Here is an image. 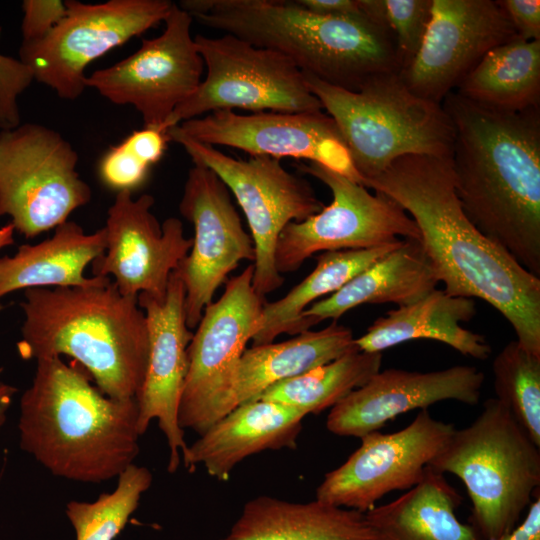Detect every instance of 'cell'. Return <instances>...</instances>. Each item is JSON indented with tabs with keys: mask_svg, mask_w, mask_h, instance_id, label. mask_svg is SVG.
Returning <instances> with one entry per match:
<instances>
[{
	"mask_svg": "<svg viewBox=\"0 0 540 540\" xmlns=\"http://www.w3.org/2000/svg\"><path fill=\"white\" fill-rule=\"evenodd\" d=\"M363 186L400 205L445 292L479 298L501 313L518 343L540 356V278L485 237L464 213L451 157L405 155Z\"/></svg>",
	"mask_w": 540,
	"mask_h": 540,
	"instance_id": "cell-1",
	"label": "cell"
},
{
	"mask_svg": "<svg viewBox=\"0 0 540 540\" xmlns=\"http://www.w3.org/2000/svg\"><path fill=\"white\" fill-rule=\"evenodd\" d=\"M441 104L454 129L451 165L464 213L540 278V106L500 110L455 91Z\"/></svg>",
	"mask_w": 540,
	"mask_h": 540,
	"instance_id": "cell-2",
	"label": "cell"
},
{
	"mask_svg": "<svg viewBox=\"0 0 540 540\" xmlns=\"http://www.w3.org/2000/svg\"><path fill=\"white\" fill-rule=\"evenodd\" d=\"M61 357L36 360L20 400V447L54 476L81 483L117 478L138 456L136 398L118 400Z\"/></svg>",
	"mask_w": 540,
	"mask_h": 540,
	"instance_id": "cell-3",
	"label": "cell"
},
{
	"mask_svg": "<svg viewBox=\"0 0 540 540\" xmlns=\"http://www.w3.org/2000/svg\"><path fill=\"white\" fill-rule=\"evenodd\" d=\"M18 352L23 359L69 356L98 389L136 398L149 354V333L137 297L119 292L110 278L86 287L24 291Z\"/></svg>",
	"mask_w": 540,
	"mask_h": 540,
	"instance_id": "cell-4",
	"label": "cell"
},
{
	"mask_svg": "<svg viewBox=\"0 0 540 540\" xmlns=\"http://www.w3.org/2000/svg\"><path fill=\"white\" fill-rule=\"evenodd\" d=\"M178 5L198 23L278 51L302 72L335 87L357 92L375 76L400 72L391 30L365 16H324L280 0H184Z\"/></svg>",
	"mask_w": 540,
	"mask_h": 540,
	"instance_id": "cell-5",
	"label": "cell"
},
{
	"mask_svg": "<svg viewBox=\"0 0 540 540\" xmlns=\"http://www.w3.org/2000/svg\"><path fill=\"white\" fill-rule=\"evenodd\" d=\"M303 75L336 122L362 185L405 155L451 157L454 129L442 104L414 94L399 72L375 76L357 92Z\"/></svg>",
	"mask_w": 540,
	"mask_h": 540,
	"instance_id": "cell-6",
	"label": "cell"
},
{
	"mask_svg": "<svg viewBox=\"0 0 540 540\" xmlns=\"http://www.w3.org/2000/svg\"><path fill=\"white\" fill-rule=\"evenodd\" d=\"M539 449L509 409L490 398L469 426L455 429L428 468L463 482L472 525L491 540L515 528L539 491Z\"/></svg>",
	"mask_w": 540,
	"mask_h": 540,
	"instance_id": "cell-7",
	"label": "cell"
},
{
	"mask_svg": "<svg viewBox=\"0 0 540 540\" xmlns=\"http://www.w3.org/2000/svg\"><path fill=\"white\" fill-rule=\"evenodd\" d=\"M206 77L181 103L166 130L183 121L219 110L318 112L321 102L308 88L303 72L284 54L253 45L231 34L194 36Z\"/></svg>",
	"mask_w": 540,
	"mask_h": 540,
	"instance_id": "cell-8",
	"label": "cell"
},
{
	"mask_svg": "<svg viewBox=\"0 0 540 540\" xmlns=\"http://www.w3.org/2000/svg\"><path fill=\"white\" fill-rule=\"evenodd\" d=\"M78 154L57 131L25 123L0 132V217L34 238L55 229L92 196Z\"/></svg>",
	"mask_w": 540,
	"mask_h": 540,
	"instance_id": "cell-9",
	"label": "cell"
},
{
	"mask_svg": "<svg viewBox=\"0 0 540 540\" xmlns=\"http://www.w3.org/2000/svg\"><path fill=\"white\" fill-rule=\"evenodd\" d=\"M253 266L226 282L203 311L188 346L179 424L201 435L237 407L235 378L247 343L260 331L265 299L252 286Z\"/></svg>",
	"mask_w": 540,
	"mask_h": 540,
	"instance_id": "cell-10",
	"label": "cell"
},
{
	"mask_svg": "<svg viewBox=\"0 0 540 540\" xmlns=\"http://www.w3.org/2000/svg\"><path fill=\"white\" fill-rule=\"evenodd\" d=\"M166 134L169 141L185 149L194 164L216 173L236 198L246 216L255 249L252 286L265 299L284 282L275 265V248L282 230L291 222H301L320 212L324 204L309 182L288 172L279 159H235L183 135L175 126Z\"/></svg>",
	"mask_w": 540,
	"mask_h": 540,
	"instance_id": "cell-11",
	"label": "cell"
},
{
	"mask_svg": "<svg viewBox=\"0 0 540 540\" xmlns=\"http://www.w3.org/2000/svg\"><path fill=\"white\" fill-rule=\"evenodd\" d=\"M65 3L66 14L51 32L38 41L22 42L19 50L34 80L65 100L84 92V72L91 62L164 21L173 5L169 0Z\"/></svg>",
	"mask_w": 540,
	"mask_h": 540,
	"instance_id": "cell-12",
	"label": "cell"
},
{
	"mask_svg": "<svg viewBox=\"0 0 540 540\" xmlns=\"http://www.w3.org/2000/svg\"><path fill=\"white\" fill-rule=\"evenodd\" d=\"M299 172L326 185L332 202L301 222L287 224L275 248L278 272L291 273L315 253L368 249L402 237L420 242L414 220L395 201L318 163L297 165Z\"/></svg>",
	"mask_w": 540,
	"mask_h": 540,
	"instance_id": "cell-13",
	"label": "cell"
},
{
	"mask_svg": "<svg viewBox=\"0 0 540 540\" xmlns=\"http://www.w3.org/2000/svg\"><path fill=\"white\" fill-rule=\"evenodd\" d=\"M192 22L191 15L173 3L159 36L143 39L130 56L86 76V88L114 104L132 105L144 127L166 132L175 109L202 81L204 62L191 34Z\"/></svg>",
	"mask_w": 540,
	"mask_h": 540,
	"instance_id": "cell-14",
	"label": "cell"
},
{
	"mask_svg": "<svg viewBox=\"0 0 540 540\" xmlns=\"http://www.w3.org/2000/svg\"><path fill=\"white\" fill-rule=\"evenodd\" d=\"M454 431L453 424L423 409L401 430L371 432L343 464L325 474L315 499L366 513L386 494L420 483Z\"/></svg>",
	"mask_w": 540,
	"mask_h": 540,
	"instance_id": "cell-15",
	"label": "cell"
},
{
	"mask_svg": "<svg viewBox=\"0 0 540 540\" xmlns=\"http://www.w3.org/2000/svg\"><path fill=\"white\" fill-rule=\"evenodd\" d=\"M179 210L194 227L192 247L175 272L185 288L187 326L195 329L229 273L241 261H254L255 249L227 186L208 167L189 170Z\"/></svg>",
	"mask_w": 540,
	"mask_h": 540,
	"instance_id": "cell-16",
	"label": "cell"
},
{
	"mask_svg": "<svg viewBox=\"0 0 540 540\" xmlns=\"http://www.w3.org/2000/svg\"><path fill=\"white\" fill-rule=\"evenodd\" d=\"M183 135L210 146H227L253 156L306 159L362 185L334 119L318 112L219 110L175 126Z\"/></svg>",
	"mask_w": 540,
	"mask_h": 540,
	"instance_id": "cell-17",
	"label": "cell"
},
{
	"mask_svg": "<svg viewBox=\"0 0 540 540\" xmlns=\"http://www.w3.org/2000/svg\"><path fill=\"white\" fill-rule=\"evenodd\" d=\"M154 198L131 192L117 193L108 209L104 253L92 263L93 276L111 277L119 292L137 297L144 293L164 299L171 274L192 247L180 219L162 225L152 213Z\"/></svg>",
	"mask_w": 540,
	"mask_h": 540,
	"instance_id": "cell-18",
	"label": "cell"
},
{
	"mask_svg": "<svg viewBox=\"0 0 540 540\" xmlns=\"http://www.w3.org/2000/svg\"><path fill=\"white\" fill-rule=\"evenodd\" d=\"M515 36L499 0H432L421 48L399 73L414 94L441 104L488 51Z\"/></svg>",
	"mask_w": 540,
	"mask_h": 540,
	"instance_id": "cell-19",
	"label": "cell"
},
{
	"mask_svg": "<svg viewBox=\"0 0 540 540\" xmlns=\"http://www.w3.org/2000/svg\"><path fill=\"white\" fill-rule=\"evenodd\" d=\"M137 300L145 313L149 333L145 377L136 397L138 428L142 435L157 420L169 447L167 469L174 473L187 447L178 418L188 371V346L193 336L186 323L185 288L174 271L164 299L141 293Z\"/></svg>",
	"mask_w": 540,
	"mask_h": 540,
	"instance_id": "cell-20",
	"label": "cell"
},
{
	"mask_svg": "<svg viewBox=\"0 0 540 540\" xmlns=\"http://www.w3.org/2000/svg\"><path fill=\"white\" fill-rule=\"evenodd\" d=\"M484 378L483 372L469 365L430 372L379 370L330 409L326 427L339 436L362 438L401 414L440 401L476 405Z\"/></svg>",
	"mask_w": 540,
	"mask_h": 540,
	"instance_id": "cell-21",
	"label": "cell"
},
{
	"mask_svg": "<svg viewBox=\"0 0 540 540\" xmlns=\"http://www.w3.org/2000/svg\"><path fill=\"white\" fill-rule=\"evenodd\" d=\"M306 415L289 406L256 399L240 404L182 452L188 470L204 467L209 476L227 481L247 457L265 450L294 449Z\"/></svg>",
	"mask_w": 540,
	"mask_h": 540,
	"instance_id": "cell-22",
	"label": "cell"
},
{
	"mask_svg": "<svg viewBox=\"0 0 540 540\" xmlns=\"http://www.w3.org/2000/svg\"><path fill=\"white\" fill-rule=\"evenodd\" d=\"M476 313L473 298L453 296L433 289L417 301L399 306L376 319L365 334L355 338L359 351L382 353L414 339L449 345L463 355L486 360L492 349L484 336L461 326Z\"/></svg>",
	"mask_w": 540,
	"mask_h": 540,
	"instance_id": "cell-23",
	"label": "cell"
},
{
	"mask_svg": "<svg viewBox=\"0 0 540 540\" xmlns=\"http://www.w3.org/2000/svg\"><path fill=\"white\" fill-rule=\"evenodd\" d=\"M105 250L102 228L86 233L76 222L65 221L37 244L18 247L0 258V299L20 289L86 287L108 277H86L85 269Z\"/></svg>",
	"mask_w": 540,
	"mask_h": 540,
	"instance_id": "cell-24",
	"label": "cell"
},
{
	"mask_svg": "<svg viewBox=\"0 0 540 540\" xmlns=\"http://www.w3.org/2000/svg\"><path fill=\"white\" fill-rule=\"evenodd\" d=\"M438 283L421 244L416 240L403 239L398 247L342 288L311 304L302 316L314 326L326 319L336 321L362 304L408 305L435 289Z\"/></svg>",
	"mask_w": 540,
	"mask_h": 540,
	"instance_id": "cell-25",
	"label": "cell"
},
{
	"mask_svg": "<svg viewBox=\"0 0 540 540\" xmlns=\"http://www.w3.org/2000/svg\"><path fill=\"white\" fill-rule=\"evenodd\" d=\"M220 540H375L365 514L319 500L271 496L248 501Z\"/></svg>",
	"mask_w": 540,
	"mask_h": 540,
	"instance_id": "cell-26",
	"label": "cell"
},
{
	"mask_svg": "<svg viewBox=\"0 0 540 540\" xmlns=\"http://www.w3.org/2000/svg\"><path fill=\"white\" fill-rule=\"evenodd\" d=\"M460 503L444 474L427 468L416 486L364 514L375 540H484L472 524L458 519Z\"/></svg>",
	"mask_w": 540,
	"mask_h": 540,
	"instance_id": "cell-27",
	"label": "cell"
},
{
	"mask_svg": "<svg viewBox=\"0 0 540 540\" xmlns=\"http://www.w3.org/2000/svg\"><path fill=\"white\" fill-rule=\"evenodd\" d=\"M359 351L350 328L334 321L283 341L246 348L234 385L236 405L256 399L268 387Z\"/></svg>",
	"mask_w": 540,
	"mask_h": 540,
	"instance_id": "cell-28",
	"label": "cell"
},
{
	"mask_svg": "<svg viewBox=\"0 0 540 540\" xmlns=\"http://www.w3.org/2000/svg\"><path fill=\"white\" fill-rule=\"evenodd\" d=\"M403 239L394 243L356 250L323 252L314 270L282 298L264 303L262 325L253 345L272 343L281 334H295L313 327L302 313L322 296L333 294L360 272L385 256Z\"/></svg>",
	"mask_w": 540,
	"mask_h": 540,
	"instance_id": "cell-29",
	"label": "cell"
},
{
	"mask_svg": "<svg viewBox=\"0 0 540 540\" xmlns=\"http://www.w3.org/2000/svg\"><path fill=\"white\" fill-rule=\"evenodd\" d=\"M506 111L540 106V40L515 36L488 51L455 90Z\"/></svg>",
	"mask_w": 540,
	"mask_h": 540,
	"instance_id": "cell-30",
	"label": "cell"
},
{
	"mask_svg": "<svg viewBox=\"0 0 540 540\" xmlns=\"http://www.w3.org/2000/svg\"><path fill=\"white\" fill-rule=\"evenodd\" d=\"M382 353L355 351L280 381L256 399L294 408L306 416L332 408L380 370ZM254 399V400H256Z\"/></svg>",
	"mask_w": 540,
	"mask_h": 540,
	"instance_id": "cell-31",
	"label": "cell"
},
{
	"mask_svg": "<svg viewBox=\"0 0 540 540\" xmlns=\"http://www.w3.org/2000/svg\"><path fill=\"white\" fill-rule=\"evenodd\" d=\"M152 480L148 468L132 464L117 477L112 492L101 493L93 502L69 501L65 512L76 540H114L137 509Z\"/></svg>",
	"mask_w": 540,
	"mask_h": 540,
	"instance_id": "cell-32",
	"label": "cell"
},
{
	"mask_svg": "<svg viewBox=\"0 0 540 540\" xmlns=\"http://www.w3.org/2000/svg\"><path fill=\"white\" fill-rule=\"evenodd\" d=\"M492 371L495 398L540 448V356L510 341L494 358Z\"/></svg>",
	"mask_w": 540,
	"mask_h": 540,
	"instance_id": "cell-33",
	"label": "cell"
},
{
	"mask_svg": "<svg viewBox=\"0 0 540 540\" xmlns=\"http://www.w3.org/2000/svg\"><path fill=\"white\" fill-rule=\"evenodd\" d=\"M385 7L401 72L421 48L431 18L432 0H385Z\"/></svg>",
	"mask_w": 540,
	"mask_h": 540,
	"instance_id": "cell-34",
	"label": "cell"
},
{
	"mask_svg": "<svg viewBox=\"0 0 540 540\" xmlns=\"http://www.w3.org/2000/svg\"><path fill=\"white\" fill-rule=\"evenodd\" d=\"M150 165L124 140L111 147L99 162L102 183L119 192H133L146 180Z\"/></svg>",
	"mask_w": 540,
	"mask_h": 540,
	"instance_id": "cell-35",
	"label": "cell"
},
{
	"mask_svg": "<svg viewBox=\"0 0 540 540\" xmlns=\"http://www.w3.org/2000/svg\"><path fill=\"white\" fill-rule=\"evenodd\" d=\"M33 80L32 71L20 59L0 54L1 130L13 129L20 125L17 100Z\"/></svg>",
	"mask_w": 540,
	"mask_h": 540,
	"instance_id": "cell-36",
	"label": "cell"
},
{
	"mask_svg": "<svg viewBox=\"0 0 540 540\" xmlns=\"http://www.w3.org/2000/svg\"><path fill=\"white\" fill-rule=\"evenodd\" d=\"M22 8V42L44 38L66 14V3L60 0H25Z\"/></svg>",
	"mask_w": 540,
	"mask_h": 540,
	"instance_id": "cell-37",
	"label": "cell"
},
{
	"mask_svg": "<svg viewBox=\"0 0 540 540\" xmlns=\"http://www.w3.org/2000/svg\"><path fill=\"white\" fill-rule=\"evenodd\" d=\"M517 36L524 40H540L539 0H499Z\"/></svg>",
	"mask_w": 540,
	"mask_h": 540,
	"instance_id": "cell-38",
	"label": "cell"
},
{
	"mask_svg": "<svg viewBox=\"0 0 540 540\" xmlns=\"http://www.w3.org/2000/svg\"><path fill=\"white\" fill-rule=\"evenodd\" d=\"M302 8L319 15L333 17L364 16L358 0H295Z\"/></svg>",
	"mask_w": 540,
	"mask_h": 540,
	"instance_id": "cell-39",
	"label": "cell"
},
{
	"mask_svg": "<svg viewBox=\"0 0 540 540\" xmlns=\"http://www.w3.org/2000/svg\"><path fill=\"white\" fill-rule=\"evenodd\" d=\"M491 540H540V494H535L521 523L505 535Z\"/></svg>",
	"mask_w": 540,
	"mask_h": 540,
	"instance_id": "cell-40",
	"label": "cell"
},
{
	"mask_svg": "<svg viewBox=\"0 0 540 540\" xmlns=\"http://www.w3.org/2000/svg\"><path fill=\"white\" fill-rule=\"evenodd\" d=\"M2 305H0V310ZM17 389L11 385L0 383V429L5 424L7 411L12 403Z\"/></svg>",
	"mask_w": 540,
	"mask_h": 540,
	"instance_id": "cell-41",
	"label": "cell"
},
{
	"mask_svg": "<svg viewBox=\"0 0 540 540\" xmlns=\"http://www.w3.org/2000/svg\"><path fill=\"white\" fill-rule=\"evenodd\" d=\"M14 227L11 223L0 228V249L14 244Z\"/></svg>",
	"mask_w": 540,
	"mask_h": 540,
	"instance_id": "cell-42",
	"label": "cell"
}]
</instances>
